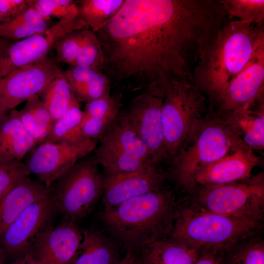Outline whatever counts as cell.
Returning <instances> with one entry per match:
<instances>
[{"label": "cell", "mask_w": 264, "mask_h": 264, "mask_svg": "<svg viewBox=\"0 0 264 264\" xmlns=\"http://www.w3.org/2000/svg\"><path fill=\"white\" fill-rule=\"evenodd\" d=\"M218 0H124L95 33L112 82L164 94L191 79L202 51L227 22Z\"/></svg>", "instance_id": "obj_1"}, {"label": "cell", "mask_w": 264, "mask_h": 264, "mask_svg": "<svg viewBox=\"0 0 264 264\" xmlns=\"http://www.w3.org/2000/svg\"><path fill=\"white\" fill-rule=\"evenodd\" d=\"M264 52V26L230 20L199 55L192 81L212 102L221 90Z\"/></svg>", "instance_id": "obj_2"}, {"label": "cell", "mask_w": 264, "mask_h": 264, "mask_svg": "<svg viewBox=\"0 0 264 264\" xmlns=\"http://www.w3.org/2000/svg\"><path fill=\"white\" fill-rule=\"evenodd\" d=\"M180 204L174 193L163 187L105 207L101 219L127 252L137 253L169 237Z\"/></svg>", "instance_id": "obj_3"}, {"label": "cell", "mask_w": 264, "mask_h": 264, "mask_svg": "<svg viewBox=\"0 0 264 264\" xmlns=\"http://www.w3.org/2000/svg\"><path fill=\"white\" fill-rule=\"evenodd\" d=\"M262 221L254 218L206 212L180 203L169 238L201 252H227L257 233Z\"/></svg>", "instance_id": "obj_4"}, {"label": "cell", "mask_w": 264, "mask_h": 264, "mask_svg": "<svg viewBox=\"0 0 264 264\" xmlns=\"http://www.w3.org/2000/svg\"><path fill=\"white\" fill-rule=\"evenodd\" d=\"M244 145L210 112L197 121L170 161V174L185 191L196 174L206 166Z\"/></svg>", "instance_id": "obj_5"}, {"label": "cell", "mask_w": 264, "mask_h": 264, "mask_svg": "<svg viewBox=\"0 0 264 264\" xmlns=\"http://www.w3.org/2000/svg\"><path fill=\"white\" fill-rule=\"evenodd\" d=\"M186 192L183 204L206 212L263 220L264 178L263 173L239 181L194 186Z\"/></svg>", "instance_id": "obj_6"}, {"label": "cell", "mask_w": 264, "mask_h": 264, "mask_svg": "<svg viewBox=\"0 0 264 264\" xmlns=\"http://www.w3.org/2000/svg\"><path fill=\"white\" fill-rule=\"evenodd\" d=\"M83 158L61 175L49 189L56 213L77 222L92 211L102 194L104 178L93 158Z\"/></svg>", "instance_id": "obj_7"}, {"label": "cell", "mask_w": 264, "mask_h": 264, "mask_svg": "<svg viewBox=\"0 0 264 264\" xmlns=\"http://www.w3.org/2000/svg\"><path fill=\"white\" fill-rule=\"evenodd\" d=\"M206 100L191 79L176 81L164 91L161 120L169 161L204 117Z\"/></svg>", "instance_id": "obj_8"}, {"label": "cell", "mask_w": 264, "mask_h": 264, "mask_svg": "<svg viewBox=\"0 0 264 264\" xmlns=\"http://www.w3.org/2000/svg\"><path fill=\"white\" fill-rule=\"evenodd\" d=\"M99 140L94 159L102 166L106 176L134 172L155 165L148 149L123 111L121 110Z\"/></svg>", "instance_id": "obj_9"}, {"label": "cell", "mask_w": 264, "mask_h": 264, "mask_svg": "<svg viewBox=\"0 0 264 264\" xmlns=\"http://www.w3.org/2000/svg\"><path fill=\"white\" fill-rule=\"evenodd\" d=\"M84 28H89L79 17L77 8L44 32L14 42L0 55V77L42 61L63 36Z\"/></svg>", "instance_id": "obj_10"}, {"label": "cell", "mask_w": 264, "mask_h": 264, "mask_svg": "<svg viewBox=\"0 0 264 264\" xmlns=\"http://www.w3.org/2000/svg\"><path fill=\"white\" fill-rule=\"evenodd\" d=\"M55 210L49 189L25 208L0 237V248L6 260L21 259L41 234L51 227Z\"/></svg>", "instance_id": "obj_11"}, {"label": "cell", "mask_w": 264, "mask_h": 264, "mask_svg": "<svg viewBox=\"0 0 264 264\" xmlns=\"http://www.w3.org/2000/svg\"><path fill=\"white\" fill-rule=\"evenodd\" d=\"M97 142L86 138L76 142H44L31 150L24 163L30 174L48 188L77 162L95 150Z\"/></svg>", "instance_id": "obj_12"}, {"label": "cell", "mask_w": 264, "mask_h": 264, "mask_svg": "<svg viewBox=\"0 0 264 264\" xmlns=\"http://www.w3.org/2000/svg\"><path fill=\"white\" fill-rule=\"evenodd\" d=\"M163 95L142 91L123 111L148 149L154 164L169 161L161 120Z\"/></svg>", "instance_id": "obj_13"}, {"label": "cell", "mask_w": 264, "mask_h": 264, "mask_svg": "<svg viewBox=\"0 0 264 264\" xmlns=\"http://www.w3.org/2000/svg\"><path fill=\"white\" fill-rule=\"evenodd\" d=\"M58 64L56 60L47 57L0 77V98L11 110L28 98L39 95L63 72Z\"/></svg>", "instance_id": "obj_14"}, {"label": "cell", "mask_w": 264, "mask_h": 264, "mask_svg": "<svg viewBox=\"0 0 264 264\" xmlns=\"http://www.w3.org/2000/svg\"><path fill=\"white\" fill-rule=\"evenodd\" d=\"M264 52L257 56L210 103L216 113L248 109L264 95Z\"/></svg>", "instance_id": "obj_15"}, {"label": "cell", "mask_w": 264, "mask_h": 264, "mask_svg": "<svg viewBox=\"0 0 264 264\" xmlns=\"http://www.w3.org/2000/svg\"><path fill=\"white\" fill-rule=\"evenodd\" d=\"M82 238L77 222L63 220L43 233L27 254L39 264H70Z\"/></svg>", "instance_id": "obj_16"}, {"label": "cell", "mask_w": 264, "mask_h": 264, "mask_svg": "<svg viewBox=\"0 0 264 264\" xmlns=\"http://www.w3.org/2000/svg\"><path fill=\"white\" fill-rule=\"evenodd\" d=\"M165 178L166 175L155 165L134 172L106 176L102 193L105 207L162 188Z\"/></svg>", "instance_id": "obj_17"}, {"label": "cell", "mask_w": 264, "mask_h": 264, "mask_svg": "<svg viewBox=\"0 0 264 264\" xmlns=\"http://www.w3.org/2000/svg\"><path fill=\"white\" fill-rule=\"evenodd\" d=\"M259 161L251 149L243 145L198 172L188 189L197 185L225 184L247 178L252 176Z\"/></svg>", "instance_id": "obj_18"}, {"label": "cell", "mask_w": 264, "mask_h": 264, "mask_svg": "<svg viewBox=\"0 0 264 264\" xmlns=\"http://www.w3.org/2000/svg\"><path fill=\"white\" fill-rule=\"evenodd\" d=\"M209 112L246 146L250 149H264V95L253 106L246 109L220 113L210 110Z\"/></svg>", "instance_id": "obj_19"}, {"label": "cell", "mask_w": 264, "mask_h": 264, "mask_svg": "<svg viewBox=\"0 0 264 264\" xmlns=\"http://www.w3.org/2000/svg\"><path fill=\"white\" fill-rule=\"evenodd\" d=\"M121 93L110 95L86 103L81 132L84 138L99 140L121 111Z\"/></svg>", "instance_id": "obj_20"}, {"label": "cell", "mask_w": 264, "mask_h": 264, "mask_svg": "<svg viewBox=\"0 0 264 264\" xmlns=\"http://www.w3.org/2000/svg\"><path fill=\"white\" fill-rule=\"evenodd\" d=\"M48 191L42 182L29 177L13 187L0 199V237L25 208Z\"/></svg>", "instance_id": "obj_21"}, {"label": "cell", "mask_w": 264, "mask_h": 264, "mask_svg": "<svg viewBox=\"0 0 264 264\" xmlns=\"http://www.w3.org/2000/svg\"><path fill=\"white\" fill-rule=\"evenodd\" d=\"M35 147L22 125L18 110H10L0 125V163L22 160Z\"/></svg>", "instance_id": "obj_22"}, {"label": "cell", "mask_w": 264, "mask_h": 264, "mask_svg": "<svg viewBox=\"0 0 264 264\" xmlns=\"http://www.w3.org/2000/svg\"><path fill=\"white\" fill-rule=\"evenodd\" d=\"M64 73L78 101L87 103L110 94L111 83L102 71L76 65L70 66Z\"/></svg>", "instance_id": "obj_23"}, {"label": "cell", "mask_w": 264, "mask_h": 264, "mask_svg": "<svg viewBox=\"0 0 264 264\" xmlns=\"http://www.w3.org/2000/svg\"><path fill=\"white\" fill-rule=\"evenodd\" d=\"M201 251L167 238L152 243L136 253L142 264H194Z\"/></svg>", "instance_id": "obj_24"}, {"label": "cell", "mask_w": 264, "mask_h": 264, "mask_svg": "<svg viewBox=\"0 0 264 264\" xmlns=\"http://www.w3.org/2000/svg\"><path fill=\"white\" fill-rule=\"evenodd\" d=\"M83 238L70 264H115L116 250L98 230L82 229Z\"/></svg>", "instance_id": "obj_25"}, {"label": "cell", "mask_w": 264, "mask_h": 264, "mask_svg": "<svg viewBox=\"0 0 264 264\" xmlns=\"http://www.w3.org/2000/svg\"><path fill=\"white\" fill-rule=\"evenodd\" d=\"M18 112L22 126L36 146L47 142L54 122L39 96L28 98L24 107Z\"/></svg>", "instance_id": "obj_26"}, {"label": "cell", "mask_w": 264, "mask_h": 264, "mask_svg": "<svg viewBox=\"0 0 264 264\" xmlns=\"http://www.w3.org/2000/svg\"><path fill=\"white\" fill-rule=\"evenodd\" d=\"M39 95L54 122L66 113L76 99L64 72L55 78Z\"/></svg>", "instance_id": "obj_27"}, {"label": "cell", "mask_w": 264, "mask_h": 264, "mask_svg": "<svg viewBox=\"0 0 264 264\" xmlns=\"http://www.w3.org/2000/svg\"><path fill=\"white\" fill-rule=\"evenodd\" d=\"M124 0H77L79 16L94 32L106 24L118 12Z\"/></svg>", "instance_id": "obj_28"}, {"label": "cell", "mask_w": 264, "mask_h": 264, "mask_svg": "<svg viewBox=\"0 0 264 264\" xmlns=\"http://www.w3.org/2000/svg\"><path fill=\"white\" fill-rule=\"evenodd\" d=\"M83 116V110L76 99L66 113L54 122L47 142H76L86 139L81 132Z\"/></svg>", "instance_id": "obj_29"}, {"label": "cell", "mask_w": 264, "mask_h": 264, "mask_svg": "<svg viewBox=\"0 0 264 264\" xmlns=\"http://www.w3.org/2000/svg\"><path fill=\"white\" fill-rule=\"evenodd\" d=\"M230 19L263 26L264 23V0H219Z\"/></svg>", "instance_id": "obj_30"}, {"label": "cell", "mask_w": 264, "mask_h": 264, "mask_svg": "<svg viewBox=\"0 0 264 264\" xmlns=\"http://www.w3.org/2000/svg\"><path fill=\"white\" fill-rule=\"evenodd\" d=\"M36 34L34 19L27 8L0 23V37L12 41L23 40Z\"/></svg>", "instance_id": "obj_31"}, {"label": "cell", "mask_w": 264, "mask_h": 264, "mask_svg": "<svg viewBox=\"0 0 264 264\" xmlns=\"http://www.w3.org/2000/svg\"><path fill=\"white\" fill-rule=\"evenodd\" d=\"M247 239L226 252L223 264H264V242Z\"/></svg>", "instance_id": "obj_32"}, {"label": "cell", "mask_w": 264, "mask_h": 264, "mask_svg": "<svg viewBox=\"0 0 264 264\" xmlns=\"http://www.w3.org/2000/svg\"><path fill=\"white\" fill-rule=\"evenodd\" d=\"M103 62L102 49L95 33L89 28L82 29L79 52L73 66H85L102 71Z\"/></svg>", "instance_id": "obj_33"}, {"label": "cell", "mask_w": 264, "mask_h": 264, "mask_svg": "<svg viewBox=\"0 0 264 264\" xmlns=\"http://www.w3.org/2000/svg\"><path fill=\"white\" fill-rule=\"evenodd\" d=\"M30 174L22 160L0 163V199L16 184L29 177Z\"/></svg>", "instance_id": "obj_34"}, {"label": "cell", "mask_w": 264, "mask_h": 264, "mask_svg": "<svg viewBox=\"0 0 264 264\" xmlns=\"http://www.w3.org/2000/svg\"><path fill=\"white\" fill-rule=\"evenodd\" d=\"M81 30L65 35L55 43L53 48L56 52V61L58 63L74 65L80 50Z\"/></svg>", "instance_id": "obj_35"}, {"label": "cell", "mask_w": 264, "mask_h": 264, "mask_svg": "<svg viewBox=\"0 0 264 264\" xmlns=\"http://www.w3.org/2000/svg\"><path fill=\"white\" fill-rule=\"evenodd\" d=\"M30 3L48 21L51 17L60 20L78 8L76 1L72 0H30Z\"/></svg>", "instance_id": "obj_36"}, {"label": "cell", "mask_w": 264, "mask_h": 264, "mask_svg": "<svg viewBox=\"0 0 264 264\" xmlns=\"http://www.w3.org/2000/svg\"><path fill=\"white\" fill-rule=\"evenodd\" d=\"M29 4V0H0V12L7 18L14 17Z\"/></svg>", "instance_id": "obj_37"}, {"label": "cell", "mask_w": 264, "mask_h": 264, "mask_svg": "<svg viewBox=\"0 0 264 264\" xmlns=\"http://www.w3.org/2000/svg\"><path fill=\"white\" fill-rule=\"evenodd\" d=\"M225 253L223 250L202 251L194 264H223Z\"/></svg>", "instance_id": "obj_38"}, {"label": "cell", "mask_w": 264, "mask_h": 264, "mask_svg": "<svg viewBox=\"0 0 264 264\" xmlns=\"http://www.w3.org/2000/svg\"><path fill=\"white\" fill-rule=\"evenodd\" d=\"M115 264H142L140 259L136 253L127 251L123 258Z\"/></svg>", "instance_id": "obj_39"}, {"label": "cell", "mask_w": 264, "mask_h": 264, "mask_svg": "<svg viewBox=\"0 0 264 264\" xmlns=\"http://www.w3.org/2000/svg\"><path fill=\"white\" fill-rule=\"evenodd\" d=\"M10 110L6 103L0 98V125L7 115V112Z\"/></svg>", "instance_id": "obj_40"}, {"label": "cell", "mask_w": 264, "mask_h": 264, "mask_svg": "<svg viewBox=\"0 0 264 264\" xmlns=\"http://www.w3.org/2000/svg\"><path fill=\"white\" fill-rule=\"evenodd\" d=\"M6 264H39L33 260L28 254L23 258Z\"/></svg>", "instance_id": "obj_41"}, {"label": "cell", "mask_w": 264, "mask_h": 264, "mask_svg": "<svg viewBox=\"0 0 264 264\" xmlns=\"http://www.w3.org/2000/svg\"><path fill=\"white\" fill-rule=\"evenodd\" d=\"M14 42V41L6 39H4L0 37V55Z\"/></svg>", "instance_id": "obj_42"}, {"label": "cell", "mask_w": 264, "mask_h": 264, "mask_svg": "<svg viewBox=\"0 0 264 264\" xmlns=\"http://www.w3.org/2000/svg\"><path fill=\"white\" fill-rule=\"evenodd\" d=\"M6 258L5 255L0 248V264H6Z\"/></svg>", "instance_id": "obj_43"}, {"label": "cell", "mask_w": 264, "mask_h": 264, "mask_svg": "<svg viewBox=\"0 0 264 264\" xmlns=\"http://www.w3.org/2000/svg\"><path fill=\"white\" fill-rule=\"evenodd\" d=\"M7 18H8L7 17L5 16L3 14H2L0 12V23L2 22H3L4 20H5Z\"/></svg>", "instance_id": "obj_44"}]
</instances>
